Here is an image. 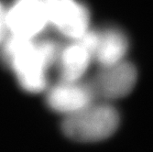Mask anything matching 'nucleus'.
I'll use <instances>...</instances> for the list:
<instances>
[{"instance_id":"nucleus-3","label":"nucleus","mask_w":153,"mask_h":152,"mask_svg":"<svg viewBox=\"0 0 153 152\" xmlns=\"http://www.w3.org/2000/svg\"><path fill=\"white\" fill-rule=\"evenodd\" d=\"M137 79L136 67L126 61L102 67L90 81L96 99L112 101L123 98L133 90Z\"/></svg>"},{"instance_id":"nucleus-2","label":"nucleus","mask_w":153,"mask_h":152,"mask_svg":"<svg viewBox=\"0 0 153 152\" xmlns=\"http://www.w3.org/2000/svg\"><path fill=\"white\" fill-rule=\"evenodd\" d=\"M120 116L108 102H93L80 111L64 116L62 131L68 139L81 143L107 139L118 128Z\"/></svg>"},{"instance_id":"nucleus-1","label":"nucleus","mask_w":153,"mask_h":152,"mask_svg":"<svg viewBox=\"0 0 153 152\" xmlns=\"http://www.w3.org/2000/svg\"><path fill=\"white\" fill-rule=\"evenodd\" d=\"M59 48L51 39L34 42L32 39L11 35L2 48V59L14 71L21 88L38 93L47 87L46 71L58 59Z\"/></svg>"},{"instance_id":"nucleus-7","label":"nucleus","mask_w":153,"mask_h":152,"mask_svg":"<svg viewBox=\"0 0 153 152\" xmlns=\"http://www.w3.org/2000/svg\"><path fill=\"white\" fill-rule=\"evenodd\" d=\"M127 35L117 27L99 31V41L94 59L101 67H106L124 61L128 50Z\"/></svg>"},{"instance_id":"nucleus-8","label":"nucleus","mask_w":153,"mask_h":152,"mask_svg":"<svg viewBox=\"0 0 153 152\" xmlns=\"http://www.w3.org/2000/svg\"><path fill=\"white\" fill-rule=\"evenodd\" d=\"M92 59L90 51L78 39H75V42L69 44L59 53L61 81H80L87 71Z\"/></svg>"},{"instance_id":"nucleus-6","label":"nucleus","mask_w":153,"mask_h":152,"mask_svg":"<svg viewBox=\"0 0 153 152\" xmlns=\"http://www.w3.org/2000/svg\"><path fill=\"white\" fill-rule=\"evenodd\" d=\"M95 99L89 82L61 81L49 90L46 103L52 111L67 116L80 111Z\"/></svg>"},{"instance_id":"nucleus-5","label":"nucleus","mask_w":153,"mask_h":152,"mask_svg":"<svg viewBox=\"0 0 153 152\" xmlns=\"http://www.w3.org/2000/svg\"><path fill=\"white\" fill-rule=\"evenodd\" d=\"M49 22L60 33L74 39L89 30L90 12L77 0H46Z\"/></svg>"},{"instance_id":"nucleus-9","label":"nucleus","mask_w":153,"mask_h":152,"mask_svg":"<svg viewBox=\"0 0 153 152\" xmlns=\"http://www.w3.org/2000/svg\"><path fill=\"white\" fill-rule=\"evenodd\" d=\"M7 30H8L7 21V10L5 9L3 4L0 2V42L4 39Z\"/></svg>"},{"instance_id":"nucleus-4","label":"nucleus","mask_w":153,"mask_h":152,"mask_svg":"<svg viewBox=\"0 0 153 152\" xmlns=\"http://www.w3.org/2000/svg\"><path fill=\"white\" fill-rule=\"evenodd\" d=\"M7 21L12 35L33 39L50 23L46 0H16L7 11Z\"/></svg>"}]
</instances>
